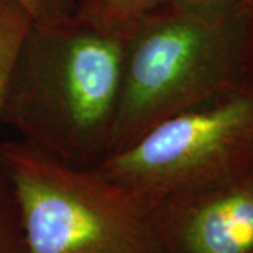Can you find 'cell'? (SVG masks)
I'll return each instance as SVG.
<instances>
[{"label": "cell", "mask_w": 253, "mask_h": 253, "mask_svg": "<svg viewBox=\"0 0 253 253\" xmlns=\"http://www.w3.org/2000/svg\"><path fill=\"white\" fill-rule=\"evenodd\" d=\"M242 14L241 79L253 83V0H239Z\"/></svg>", "instance_id": "obj_10"}, {"label": "cell", "mask_w": 253, "mask_h": 253, "mask_svg": "<svg viewBox=\"0 0 253 253\" xmlns=\"http://www.w3.org/2000/svg\"><path fill=\"white\" fill-rule=\"evenodd\" d=\"M0 253H26L17 203L7 180L0 174Z\"/></svg>", "instance_id": "obj_8"}, {"label": "cell", "mask_w": 253, "mask_h": 253, "mask_svg": "<svg viewBox=\"0 0 253 253\" xmlns=\"http://www.w3.org/2000/svg\"><path fill=\"white\" fill-rule=\"evenodd\" d=\"M241 54L239 4L210 11L165 0L149 11L123 38L110 155L231 87L241 79Z\"/></svg>", "instance_id": "obj_2"}, {"label": "cell", "mask_w": 253, "mask_h": 253, "mask_svg": "<svg viewBox=\"0 0 253 253\" xmlns=\"http://www.w3.org/2000/svg\"><path fill=\"white\" fill-rule=\"evenodd\" d=\"M34 24H58L75 16L73 0H14Z\"/></svg>", "instance_id": "obj_9"}, {"label": "cell", "mask_w": 253, "mask_h": 253, "mask_svg": "<svg viewBox=\"0 0 253 253\" xmlns=\"http://www.w3.org/2000/svg\"><path fill=\"white\" fill-rule=\"evenodd\" d=\"M31 23L27 11L17 1L0 0V111L13 63Z\"/></svg>", "instance_id": "obj_7"}, {"label": "cell", "mask_w": 253, "mask_h": 253, "mask_svg": "<svg viewBox=\"0 0 253 253\" xmlns=\"http://www.w3.org/2000/svg\"><path fill=\"white\" fill-rule=\"evenodd\" d=\"M26 253H165L154 203L99 166H73L21 139L0 144Z\"/></svg>", "instance_id": "obj_3"}, {"label": "cell", "mask_w": 253, "mask_h": 253, "mask_svg": "<svg viewBox=\"0 0 253 253\" xmlns=\"http://www.w3.org/2000/svg\"><path fill=\"white\" fill-rule=\"evenodd\" d=\"M176 1L194 9L210 10V11L229 10L239 4V0H176Z\"/></svg>", "instance_id": "obj_11"}, {"label": "cell", "mask_w": 253, "mask_h": 253, "mask_svg": "<svg viewBox=\"0 0 253 253\" xmlns=\"http://www.w3.org/2000/svg\"><path fill=\"white\" fill-rule=\"evenodd\" d=\"M123 40L73 16L28 28L11 68L0 124L40 152L97 166L111 152Z\"/></svg>", "instance_id": "obj_1"}, {"label": "cell", "mask_w": 253, "mask_h": 253, "mask_svg": "<svg viewBox=\"0 0 253 253\" xmlns=\"http://www.w3.org/2000/svg\"><path fill=\"white\" fill-rule=\"evenodd\" d=\"M97 166L152 203L248 170L253 166V83L239 79Z\"/></svg>", "instance_id": "obj_4"}, {"label": "cell", "mask_w": 253, "mask_h": 253, "mask_svg": "<svg viewBox=\"0 0 253 253\" xmlns=\"http://www.w3.org/2000/svg\"><path fill=\"white\" fill-rule=\"evenodd\" d=\"M154 208L165 253H253V166Z\"/></svg>", "instance_id": "obj_5"}, {"label": "cell", "mask_w": 253, "mask_h": 253, "mask_svg": "<svg viewBox=\"0 0 253 253\" xmlns=\"http://www.w3.org/2000/svg\"><path fill=\"white\" fill-rule=\"evenodd\" d=\"M165 0H73L75 17L104 34L124 38Z\"/></svg>", "instance_id": "obj_6"}]
</instances>
